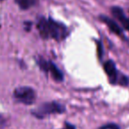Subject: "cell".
I'll return each mask as SVG.
<instances>
[{"mask_svg":"<svg viewBox=\"0 0 129 129\" xmlns=\"http://www.w3.org/2000/svg\"><path fill=\"white\" fill-rule=\"evenodd\" d=\"M98 19L101 22H103V23L108 27V29H109L112 34H114L115 36H118L119 38L123 39L124 41H127L126 36L124 34V29L122 28V27L118 24V22L115 19H112V18H111V17L107 16V15H104V14L99 15Z\"/></svg>","mask_w":129,"mask_h":129,"instance_id":"obj_6","label":"cell"},{"mask_svg":"<svg viewBox=\"0 0 129 129\" xmlns=\"http://www.w3.org/2000/svg\"><path fill=\"white\" fill-rule=\"evenodd\" d=\"M35 62L37 64L38 68L43 72L47 77H50L53 81L61 83L64 81V74L60 68L52 60L45 58L43 56H36Z\"/></svg>","mask_w":129,"mask_h":129,"instance_id":"obj_3","label":"cell"},{"mask_svg":"<svg viewBox=\"0 0 129 129\" xmlns=\"http://www.w3.org/2000/svg\"><path fill=\"white\" fill-rule=\"evenodd\" d=\"M36 26L40 37L43 40H53L61 43L67 40L71 34L70 28L66 24L51 17H38Z\"/></svg>","mask_w":129,"mask_h":129,"instance_id":"obj_1","label":"cell"},{"mask_svg":"<svg viewBox=\"0 0 129 129\" xmlns=\"http://www.w3.org/2000/svg\"><path fill=\"white\" fill-rule=\"evenodd\" d=\"M97 129H121L120 126L118 124L114 123V122H110V123L104 124V125L99 126Z\"/></svg>","mask_w":129,"mask_h":129,"instance_id":"obj_9","label":"cell"},{"mask_svg":"<svg viewBox=\"0 0 129 129\" xmlns=\"http://www.w3.org/2000/svg\"><path fill=\"white\" fill-rule=\"evenodd\" d=\"M0 1H4V0H0Z\"/></svg>","mask_w":129,"mask_h":129,"instance_id":"obj_13","label":"cell"},{"mask_svg":"<svg viewBox=\"0 0 129 129\" xmlns=\"http://www.w3.org/2000/svg\"><path fill=\"white\" fill-rule=\"evenodd\" d=\"M13 98L19 104L24 105H32L36 101V92L32 87L21 86L18 87L13 91Z\"/></svg>","mask_w":129,"mask_h":129,"instance_id":"obj_5","label":"cell"},{"mask_svg":"<svg viewBox=\"0 0 129 129\" xmlns=\"http://www.w3.org/2000/svg\"><path fill=\"white\" fill-rule=\"evenodd\" d=\"M67 111L66 105L57 101H48L41 104L31 111V115L37 119H44L52 115L64 114Z\"/></svg>","mask_w":129,"mask_h":129,"instance_id":"obj_4","label":"cell"},{"mask_svg":"<svg viewBox=\"0 0 129 129\" xmlns=\"http://www.w3.org/2000/svg\"><path fill=\"white\" fill-rule=\"evenodd\" d=\"M96 51H97V55L100 60H102L104 58V46H103V43L101 41H96Z\"/></svg>","mask_w":129,"mask_h":129,"instance_id":"obj_10","label":"cell"},{"mask_svg":"<svg viewBox=\"0 0 129 129\" xmlns=\"http://www.w3.org/2000/svg\"><path fill=\"white\" fill-rule=\"evenodd\" d=\"M59 129H77V127H76L75 125H74V124L70 123V122L64 121V125H63V126L61 127V128H59Z\"/></svg>","mask_w":129,"mask_h":129,"instance_id":"obj_11","label":"cell"},{"mask_svg":"<svg viewBox=\"0 0 129 129\" xmlns=\"http://www.w3.org/2000/svg\"><path fill=\"white\" fill-rule=\"evenodd\" d=\"M111 13L113 16V18L121 25L122 28L124 30L127 31L129 33V15H126L123 8L119 6H112L111 7ZM129 13V9H128Z\"/></svg>","mask_w":129,"mask_h":129,"instance_id":"obj_7","label":"cell"},{"mask_svg":"<svg viewBox=\"0 0 129 129\" xmlns=\"http://www.w3.org/2000/svg\"><path fill=\"white\" fill-rule=\"evenodd\" d=\"M103 70L111 85L122 88L129 86V77L118 70L116 63L112 59H107L103 62Z\"/></svg>","mask_w":129,"mask_h":129,"instance_id":"obj_2","label":"cell"},{"mask_svg":"<svg viewBox=\"0 0 129 129\" xmlns=\"http://www.w3.org/2000/svg\"><path fill=\"white\" fill-rule=\"evenodd\" d=\"M32 25H33V23L31 21H25L24 22V27H25V30L26 31H30V29H31V27H32Z\"/></svg>","mask_w":129,"mask_h":129,"instance_id":"obj_12","label":"cell"},{"mask_svg":"<svg viewBox=\"0 0 129 129\" xmlns=\"http://www.w3.org/2000/svg\"><path fill=\"white\" fill-rule=\"evenodd\" d=\"M14 2L20 10L26 11L36 6L39 2V0H14Z\"/></svg>","mask_w":129,"mask_h":129,"instance_id":"obj_8","label":"cell"}]
</instances>
